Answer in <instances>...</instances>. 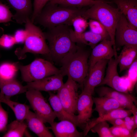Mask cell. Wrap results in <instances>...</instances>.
<instances>
[{"mask_svg":"<svg viewBox=\"0 0 137 137\" xmlns=\"http://www.w3.org/2000/svg\"><path fill=\"white\" fill-rule=\"evenodd\" d=\"M85 10L48 2L35 19L34 23L47 29L61 25L71 26L73 19L82 16Z\"/></svg>","mask_w":137,"mask_h":137,"instance_id":"obj_1","label":"cell"},{"mask_svg":"<svg viewBox=\"0 0 137 137\" xmlns=\"http://www.w3.org/2000/svg\"><path fill=\"white\" fill-rule=\"evenodd\" d=\"M70 26L60 25L47 29L44 32L48 43L49 57L56 62H60L66 56L77 48L76 44L71 39Z\"/></svg>","mask_w":137,"mask_h":137,"instance_id":"obj_2","label":"cell"},{"mask_svg":"<svg viewBox=\"0 0 137 137\" xmlns=\"http://www.w3.org/2000/svg\"><path fill=\"white\" fill-rule=\"evenodd\" d=\"M77 48L66 56L60 62L59 69L63 76H67L83 88L89 70L88 58L90 53L81 46L76 44Z\"/></svg>","mask_w":137,"mask_h":137,"instance_id":"obj_3","label":"cell"},{"mask_svg":"<svg viewBox=\"0 0 137 137\" xmlns=\"http://www.w3.org/2000/svg\"><path fill=\"white\" fill-rule=\"evenodd\" d=\"M85 10L82 16L87 20H96L101 23L108 31L113 44L116 57L117 56L115 43L116 26L121 13L118 8H114L102 0L98 1Z\"/></svg>","mask_w":137,"mask_h":137,"instance_id":"obj_4","label":"cell"},{"mask_svg":"<svg viewBox=\"0 0 137 137\" xmlns=\"http://www.w3.org/2000/svg\"><path fill=\"white\" fill-rule=\"evenodd\" d=\"M25 23V29L27 32V36L23 47L18 48L15 51L18 59L25 58L26 54L28 53L41 54L49 57V51L44 32L30 19L27 20Z\"/></svg>","mask_w":137,"mask_h":137,"instance_id":"obj_5","label":"cell"},{"mask_svg":"<svg viewBox=\"0 0 137 137\" xmlns=\"http://www.w3.org/2000/svg\"><path fill=\"white\" fill-rule=\"evenodd\" d=\"M22 80L27 83L60 73V71L49 61L37 58L26 65H18Z\"/></svg>","mask_w":137,"mask_h":137,"instance_id":"obj_6","label":"cell"},{"mask_svg":"<svg viewBox=\"0 0 137 137\" xmlns=\"http://www.w3.org/2000/svg\"><path fill=\"white\" fill-rule=\"evenodd\" d=\"M26 95L34 113L44 123L52 124L56 116L40 91L29 89L26 92Z\"/></svg>","mask_w":137,"mask_h":137,"instance_id":"obj_7","label":"cell"},{"mask_svg":"<svg viewBox=\"0 0 137 137\" xmlns=\"http://www.w3.org/2000/svg\"><path fill=\"white\" fill-rule=\"evenodd\" d=\"M79 85L68 77L66 81L57 91V95L65 110L73 115L77 112L76 106Z\"/></svg>","mask_w":137,"mask_h":137,"instance_id":"obj_8","label":"cell"},{"mask_svg":"<svg viewBox=\"0 0 137 137\" xmlns=\"http://www.w3.org/2000/svg\"><path fill=\"white\" fill-rule=\"evenodd\" d=\"M118 62V56L109 60L106 76L99 85L106 84L116 91L128 93L129 82L127 75L121 77L117 72Z\"/></svg>","mask_w":137,"mask_h":137,"instance_id":"obj_9","label":"cell"},{"mask_svg":"<svg viewBox=\"0 0 137 137\" xmlns=\"http://www.w3.org/2000/svg\"><path fill=\"white\" fill-rule=\"evenodd\" d=\"M115 37V45L119 47L137 46V28L131 25L122 13L116 26Z\"/></svg>","mask_w":137,"mask_h":137,"instance_id":"obj_10","label":"cell"},{"mask_svg":"<svg viewBox=\"0 0 137 137\" xmlns=\"http://www.w3.org/2000/svg\"><path fill=\"white\" fill-rule=\"evenodd\" d=\"M108 61L102 60L94 65L89 71L83 83L82 91L93 95L95 87L99 85L104 78L106 67Z\"/></svg>","mask_w":137,"mask_h":137,"instance_id":"obj_11","label":"cell"},{"mask_svg":"<svg viewBox=\"0 0 137 137\" xmlns=\"http://www.w3.org/2000/svg\"><path fill=\"white\" fill-rule=\"evenodd\" d=\"M93 103L92 95L83 91L79 95L76 106L78 126L84 129L92 116Z\"/></svg>","mask_w":137,"mask_h":137,"instance_id":"obj_12","label":"cell"},{"mask_svg":"<svg viewBox=\"0 0 137 137\" xmlns=\"http://www.w3.org/2000/svg\"><path fill=\"white\" fill-rule=\"evenodd\" d=\"M115 55L112 41L109 39H104L92 49L89 62V71L98 61L103 59L109 60Z\"/></svg>","mask_w":137,"mask_h":137,"instance_id":"obj_13","label":"cell"},{"mask_svg":"<svg viewBox=\"0 0 137 137\" xmlns=\"http://www.w3.org/2000/svg\"><path fill=\"white\" fill-rule=\"evenodd\" d=\"M97 92L99 96L113 98L118 102L125 108L131 110L137 104L135 97L129 93L120 92L110 87L104 86L98 88Z\"/></svg>","mask_w":137,"mask_h":137,"instance_id":"obj_14","label":"cell"},{"mask_svg":"<svg viewBox=\"0 0 137 137\" xmlns=\"http://www.w3.org/2000/svg\"><path fill=\"white\" fill-rule=\"evenodd\" d=\"M63 76L60 73L48 76L36 81L27 83V90L32 89L40 91H58L63 85Z\"/></svg>","mask_w":137,"mask_h":137,"instance_id":"obj_15","label":"cell"},{"mask_svg":"<svg viewBox=\"0 0 137 137\" xmlns=\"http://www.w3.org/2000/svg\"><path fill=\"white\" fill-rule=\"evenodd\" d=\"M11 8L15 11L13 19L18 23H25L31 20L33 13L31 0H6Z\"/></svg>","mask_w":137,"mask_h":137,"instance_id":"obj_16","label":"cell"},{"mask_svg":"<svg viewBox=\"0 0 137 137\" xmlns=\"http://www.w3.org/2000/svg\"><path fill=\"white\" fill-rule=\"evenodd\" d=\"M48 127L53 131L56 137H81L83 133L79 131L76 125L68 120H63L59 122H54Z\"/></svg>","mask_w":137,"mask_h":137,"instance_id":"obj_17","label":"cell"},{"mask_svg":"<svg viewBox=\"0 0 137 137\" xmlns=\"http://www.w3.org/2000/svg\"><path fill=\"white\" fill-rule=\"evenodd\" d=\"M129 22L137 28V0H112Z\"/></svg>","mask_w":137,"mask_h":137,"instance_id":"obj_18","label":"cell"},{"mask_svg":"<svg viewBox=\"0 0 137 137\" xmlns=\"http://www.w3.org/2000/svg\"><path fill=\"white\" fill-rule=\"evenodd\" d=\"M132 114V112L131 110L119 109L111 111L101 116L90 119L86 124L84 129L83 136H86L91 128L99 122L108 121L116 118H123L127 116H130Z\"/></svg>","mask_w":137,"mask_h":137,"instance_id":"obj_19","label":"cell"},{"mask_svg":"<svg viewBox=\"0 0 137 137\" xmlns=\"http://www.w3.org/2000/svg\"><path fill=\"white\" fill-rule=\"evenodd\" d=\"M48 92L50 106L59 121L69 120L78 126L76 115L71 114L65 110L57 94L51 92Z\"/></svg>","mask_w":137,"mask_h":137,"instance_id":"obj_20","label":"cell"},{"mask_svg":"<svg viewBox=\"0 0 137 137\" xmlns=\"http://www.w3.org/2000/svg\"><path fill=\"white\" fill-rule=\"evenodd\" d=\"M29 128L39 137H53L54 135L43 121L34 112L30 110L26 117Z\"/></svg>","mask_w":137,"mask_h":137,"instance_id":"obj_21","label":"cell"},{"mask_svg":"<svg viewBox=\"0 0 137 137\" xmlns=\"http://www.w3.org/2000/svg\"><path fill=\"white\" fill-rule=\"evenodd\" d=\"M71 37L73 41L76 44L88 45L92 49L104 39L110 38L105 36L95 34L91 31L76 33L73 30L71 29Z\"/></svg>","mask_w":137,"mask_h":137,"instance_id":"obj_22","label":"cell"},{"mask_svg":"<svg viewBox=\"0 0 137 137\" xmlns=\"http://www.w3.org/2000/svg\"><path fill=\"white\" fill-rule=\"evenodd\" d=\"M95 105L93 110L98 113L100 117L112 110L119 109H125L118 102L111 97L105 96L92 97Z\"/></svg>","mask_w":137,"mask_h":137,"instance_id":"obj_23","label":"cell"},{"mask_svg":"<svg viewBox=\"0 0 137 137\" xmlns=\"http://www.w3.org/2000/svg\"><path fill=\"white\" fill-rule=\"evenodd\" d=\"M137 46L127 45L123 46L119 55L118 64L119 72L128 69L136 59Z\"/></svg>","mask_w":137,"mask_h":137,"instance_id":"obj_24","label":"cell"},{"mask_svg":"<svg viewBox=\"0 0 137 137\" xmlns=\"http://www.w3.org/2000/svg\"><path fill=\"white\" fill-rule=\"evenodd\" d=\"M0 95L10 98L16 95L26 92L27 89L15 79L0 84Z\"/></svg>","mask_w":137,"mask_h":137,"instance_id":"obj_25","label":"cell"},{"mask_svg":"<svg viewBox=\"0 0 137 137\" xmlns=\"http://www.w3.org/2000/svg\"><path fill=\"white\" fill-rule=\"evenodd\" d=\"M10 98L0 96V102L8 105L14 112L17 120L23 121L25 119L29 110L27 105L11 100Z\"/></svg>","mask_w":137,"mask_h":137,"instance_id":"obj_26","label":"cell"},{"mask_svg":"<svg viewBox=\"0 0 137 137\" xmlns=\"http://www.w3.org/2000/svg\"><path fill=\"white\" fill-rule=\"evenodd\" d=\"M18 65L16 63L7 62L0 64V84L15 79Z\"/></svg>","mask_w":137,"mask_h":137,"instance_id":"obj_27","label":"cell"},{"mask_svg":"<svg viewBox=\"0 0 137 137\" xmlns=\"http://www.w3.org/2000/svg\"><path fill=\"white\" fill-rule=\"evenodd\" d=\"M27 127V125L24 121L14 120L9 125L7 132L3 137H23Z\"/></svg>","mask_w":137,"mask_h":137,"instance_id":"obj_28","label":"cell"},{"mask_svg":"<svg viewBox=\"0 0 137 137\" xmlns=\"http://www.w3.org/2000/svg\"><path fill=\"white\" fill-rule=\"evenodd\" d=\"M98 1V0H50L48 2L66 6L82 8L86 6L91 7Z\"/></svg>","mask_w":137,"mask_h":137,"instance_id":"obj_29","label":"cell"},{"mask_svg":"<svg viewBox=\"0 0 137 137\" xmlns=\"http://www.w3.org/2000/svg\"><path fill=\"white\" fill-rule=\"evenodd\" d=\"M90 130L93 133H97L100 137H113L110 132L109 124L106 121L97 123Z\"/></svg>","mask_w":137,"mask_h":137,"instance_id":"obj_30","label":"cell"},{"mask_svg":"<svg viewBox=\"0 0 137 137\" xmlns=\"http://www.w3.org/2000/svg\"><path fill=\"white\" fill-rule=\"evenodd\" d=\"M72 25L73 27L74 32L80 34L85 32L88 26V22L87 20L81 16H78L73 20Z\"/></svg>","mask_w":137,"mask_h":137,"instance_id":"obj_31","label":"cell"},{"mask_svg":"<svg viewBox=\"0 0 137 137\" xmlns=\"http://www.w3.org/2000/svg\"><path fill=\"white\" fill-rule=\"evenodd\" d=\"M88 23L90 31L95 34L103 36L110 38L106 29L99 22L95 20L89 19Z\"/></svg>","mask_w":137,"mask_h":137,"instance_id":"obj_32","label":"cell"},{"mask_svg":"<svg viewBox=\"0 0 137 137\" xmlns=\"http://www.w3.org/2000/svg\"><path fill=\"white\" fill-rule=\"evenodd\" d=\"M127 75L129 83V92L133 90L137 80V60L136 59L128 68Z\"/></svg>","mask_w":137,"mask_h":137,"instance_id":"obj_33","label":"cell"},{"mask_svg":"<svg viewBox=\"0 0 137 137\" xmlns=\"http://www.w3.org/2000/svg\"><path fill=\"white\" fill-rule=\"evenodd\" d=\"M10 7L0 1V23L12 21L13 14L10 10Z\"/></svg>","mask_w":137,"mask_h":137,"instance_id":"obj_34","label":"cell"},{"mask_svg":"<svg viewBox=\"0 0 137 137\" xmlns=\"http://www.w3.org/2000/svg\"><path fill=\"white\" fill-rule=\"evenodd\" d=\"M50 0H34L33 13L31 19L34 23V21L46 4Z\"/></svg>","mask_w":137,"mask_h":137,"instance_id":"obj_35","label":"cell"},{"mask_svg":"<svg viewBox=\"0 0 137 137\" xmlns=\"http://www.w3.org/2000/svg\"><path fill=\"white\" fill-rule=\"evenodd\" d=\"M16 44L13 36L4 34L0 37V48H9Z\"/></svg>","mask_w":137,"mask_h":137,"instance_id":"obj_36","label":"cell"},{"mask_svg":"<svg viewBox=\"0 0 137 137\" xmlns=\"http://www.w3.org/2000/svg\"><path fill=\"white\" fill-rule=\"evenodd\" d=\"M8 120L7 112L3 108L1 102H0V132L6 129Z\"/></svg>","mask_w":137,"mask_h":137,"instance_id":"obj_37","label":"cell"},{"mask_svg":"<svg viewBox=\"0 0 137 137\" xmlns=\"http://www.w3.org/2000/svg\"><path fill=\"white\" fill-rule=\"evenodd\" d=\"M27 36V32L25 29H19L15 32L13 36L16 44L24 43Z\"/></svg>","mask_w":137,"mask_h":137,"instance_id":"obj_38","label":"cell"},{"mask_svg":"<svg viewBox=\"0 0 137 137\" xmlns=\"http://www.w3.org/2000/svg\"><path fill=\"white\" fill-rule=\"evenodd\" d=\"M108 122L113 126L124 127L125 121L123 118H116Z\"/></svg>","mask_w":137,"mask_h":137,"instance_id":"obj_39","label":"cell"},{"mask_svg":"<svg viewBox=\"0 0 137 137\" xmlns=\"http://www.w3.org/2000/svg\"><path fill=\"white\" fill-rule=\"evenodd\" d=\"M137 137V130H134L132 133V137Z\"/></svg>","mask_w":137,"mask_h":137,"instance_id":"obj_40","label":"cell"},{"mask_svg":"<svg viewBox=\"0 0 137 137\" xmlns=\"http://www.w3.org/2000/svg\"><path fill=\"white\" fill-rule=\"evenodd\" d=\"M4 31L2 27H0V37L2 35L4 34Z\"/></svg>","mask_w":137,"mask_h":137,"instance_id":"obj_41","label":"cell"},{"mask_svg":"<svg viewBox=\"0 0 137 137\" xmlns=\"http://www.w3.org/2000/svg\"><path fill=\"white\" fill-rule=\"evenodd\" d=\"M0 86H1V85H0Z\"/></svg>","mask_w":137,"mask_h":137,"instance_id":"obj_42","label":"cell"}]
</instances>
